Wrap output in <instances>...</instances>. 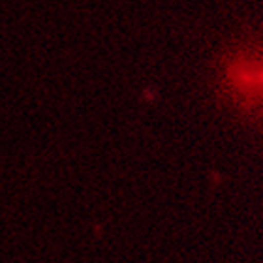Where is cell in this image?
<instances>
[{"label": "cell", "mask_w": 263, "mask_h": 263, "mask_svg": "<svg viewBox=\"0 0 263 263\" xmlns=\"http://www.w3.org/2000/svg\"><path fill=\"white\" fill-rule=\"evenodd\" d=\"M230 79L235 85L237 92L263 102V61L245 62L231 68Z\"/></svg>", "instance_id": "cell-1"}]
</instances>
